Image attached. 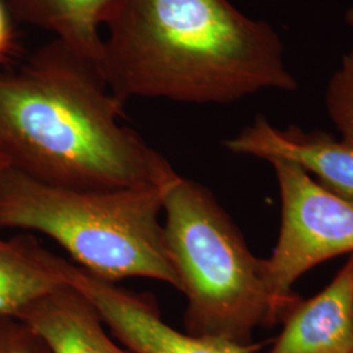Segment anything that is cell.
I'll use <instances>...</instances> for the list:
<instances>
[{"label":"cell","instance_id":"cell-14","mask_svg":"<svg viewBox=\"0 0 353 353\" xmlns=\"http://www.w3.org/2000/svg\"><path fill=\"white\" fill-rule=\"evenodd\" d=\"M12 14L4 0H0V65L11 62L19 52V42L12 24Z\"/></svg>","mask_w":353,"mask_h":353},{"label":"cell","instance_id":"cell-13","mask_svg":"<svg viewBox=\"0 0 353 353\" xmlns=\"http://www.w3.org/2000/svg\"><path fill=\"white\" fill-rule=\"evenodd\" d=\"M0 353H51L48 345L24 322L0 316Z\"/></svg>","mask_w":353,"mask_h":353},{"label":"cell","instance_id":"cell-7","mask_svg":"<svg viewBox=\"0 0 353 353\" xmlns=\"http://www.w3.org/2000/svg\"><path fill=\"white\" fill-rule=\"evenodd\" d=\"M228 151L265 161L283 160L300 166L325 188L353 202V147L325 132L297 127L279 128L263 115L224 141Z\"/></svg>","mask_w":353,"mask_h":353},{"label":"cell","instance_id":"cell-10","mask_svg":"<svg viewBox=\"0 0 353 353\" xmlns=\"http://www.w3.org/2000/svg\"><path fill=\"white\" fill-rule=\"evenodd\" d=\"M13 19L50 32L101 68L103 28L118 0H4Z\"/></svg>","mask_w":353,"mask_h":353},{"label":"cell","instance_id":"cell-4","mask_svg":"<svg viewBox=\"0 0 353 353\" xmlns=\"http://www.w3.org/2000/svg\"><path fill=\"white\" fill-rule=\"evenodd\" d=\"M166 252L188 300L185 331L252 344L255 330L280 323L265 259L203 185L183 176L164 195Z\"/></svg>","mask_w":353,"mask_h":353},{"label":"cell","instance_id":"cell-3","mask_svg":"<svg viewBox=\"0 0 353 353\" xmlns=\"http://www.w3.org/2000/svg\"><path fill=\"white\" fill-rule=\"evenodd\" d=\"M170 185L112 191L64 189L6 166L0 170V229L50 237L96 278L113 283L153 279L179 290L160 224Z\"/></svg>","mask_w":353,"mask_h":353},{"label":"cell","instance_id":"cell-9","mask_svg":"<svg viewBox=\"0 0 353 353\" xmlns=\"http://www.w3.org/2000/svg\"><path fill=\"white\" fill-rule=\"evenodd\" d=\"M16 318L32 328L51 353H132L108 334L94 305L71 284L29 303Z\"/></svg>","mask_w":353,"mask_h":353},{"label":"cell","instance_id":"cell-6","mask_svg":"<svg viewBox=\"0 0 353 353\" xmlns=\"http://www.w3.org/2000/svg\"><path fill=\"white\" fill-rule=\"evenodd\" d=\"M67 284L83 292L94 305L115 341L132 353H258L262 344H240L220 338L178 331L161 318L150 297L90 275L65 261Z\"/></svg>","mask_w":353,"mask_h":353},{"label":"cell","instance_id":"cell-15","mask_svg":"<svg viewBox=\"0 0 353 353\" xmlns=\"http://www.w3.org/2000/svg\"><path fill=\"white\" fill-rule=\"evenodd\" d=\"M345 23H347V26H350V29L352 30L353 33V8H350L345 13Z\"/></svg>","mask_w":353,"mask_h":353},{"label":"cell","instance_id":"cell-5","mask_svg":"<svg viewBox=\"0 0 353 353\" xmlns=\"http://www.w3.org/2000/svg\"><path fill=\"white\" fill-rule=\"evenodd\" d=\"M281 203L275 249L265 259L267 287L280 322L301 299L293 285L331 258L353 254V202L297 165L272 160Z\"/></svg>","mask_w":353,"mask_h":353},{"label":"cell","instance_id":"cell-12","mask_svg":"<svg viewBox=\"0 0 353 353\" xmlns=\"http://www.w3.org/2000/svg\"><path fill=\"white\" fill-rule=\"evenodd\" d=\"M325 101L341 139L353 147V50L343 57L330 77Z\"/></svg>","mask_w":353,"mask_h":353},{"label":"cell","instance_id":"cell-2","mask_svg":"<svg viewBox=\"0 0 353 353\" xmlns=\"http://www.w3.org/2000/svg\"><path fill=\"white\" fill-rule=\"evenodd\" d=\"M101 71L123 105H227L299 87L275 28L229 0H118L103 28Z\"/></svg>","mask_w":353,"mask_h":353},{"label":"cell","instance_id":"cell-1","mask_svg":"<svg viewBox=\"0 0 353 353\" xmlns=\"http://www.w3.org/2000/svg\"><path fill=\"white\" fill-rule=\"evenodd\" d=\"M101 68L61 41L0 72V157L34 181L112 191L168 186L179 176L137 131Z\"/></svg>","mask_w":353,"mask_h":353},{"label":"cell","instance_id":"cell-11","mask_svg":"<svg viewBox=\"0 0 353 353\" xmlns=\"http://www.w3.org/2000/svg\"><path fill=\"white\" fill-rule=\"evenodd\" d=\"M64 263L32 234L0 239V316L16 318L29 303L67 284Z\"/></svg>","mask_w":353,"mask_h":353},{"label":"cell","instance_id":"cell-16","mask_svg":"<svg viewBox=\"0 0 353 353\" xmlns=\"http://www.w3.org/2000/svg\"><path fill=\"white\" fill-rule=\"evenodd\" d=\"M6 166H8L7 161H6L4 159H1V157H0V170H1V169H4Z\"/></svg>","mask_w":353,"mask_h":353},{"label":"cell","instance_id":"cell-8","mask_svg":"<svg viewBox=\"0 0 353 353\" xmlns=\"http://www.w3.org/2000/svg\"><path fill=\"white\" fill-rule=\"evenodd\" d=\"M265 353H353V254L312 299L300 300Z\"/></svg>","mask_w":353,"mask_h":353}]
</instances>
